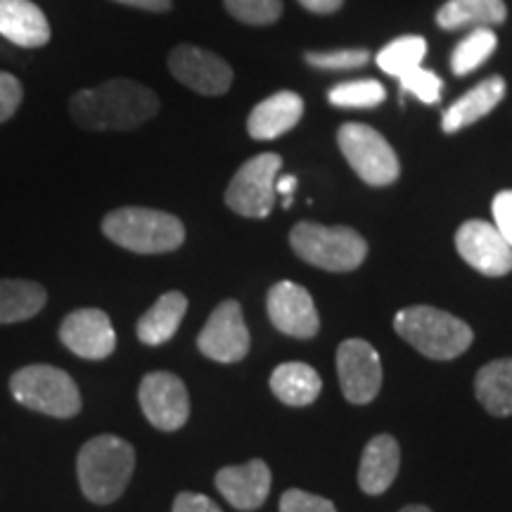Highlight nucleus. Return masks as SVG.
Masks as SVG:
<instances>
[{
    "mask_svg": "<svg viewBox=\"0 0 512 512\" xmlns=\"http://www.w3.org/2000/svg\"><path fill=\"white\" fill-rule=\"evenodd\" d=\"M280 512H337V508L328 498H320L302 489H287L280 498Z\"/></svg>",
    "mask_w": 512,
    "mask_h": 512,
    "instance_id": "2f4dec72",
    "label": "nucleus"
},
{
    "mask_svg": "<svg viewBox=\"0 0 512 512\" xmlns=\"http://www.w3.org/2000/svg\"><path fill=\"white\" fill-rule=\"evenodd\" d=\"M271 470L264 460H249L245 465H230L216 475V489L238 510H256L271 494Z\"/></svg>",
    "mask_w": 512,
    "mask_h": 512,
    "instance_id": "dca6fc26",
    "label": "nucleus"
},
{
    "mask_svg": "<svg viewBox=\"0 0 512 512\" xmlns=\"http://www.w3.org/2000/svg\"><path fill=\"white\" fill-rule=\"evenodd\" d=\"M24 91L15 74L0 72V124L8 121L22 105Z\"/></svg>",
    "mask_w": 512,
    "mask_h": 512,
    "instance_id": "473e14b6",
    "label": "nucleus"
},
{
    "mask_svg": "<svg viewBox=\"0 0 512 512\" xmlns=\"http://www.w3.org/2000/svg\"><path fill=\"white\" fill-rule=\"evenodd\" d=\"M302 114L304 100L292 91H280L254 107L247 119V133L254 140L280 138L299 124Z\"/></svg>",
    "mask_w": 512,
    "mask_h": 512,
    "instance_id": "6ab92c4d",
    "label": "nucleus"
},
{
    "mask_svg": "<svg viewBox=\"0 0 512 512\" xmlns=\"http://www.w3.org/2000/svg\"><path fill=\"white\" fill-rule=\"evenodd\" d=\"M290 245L306 264L330 273L356 271L368 256V242L354 228H330L313 221H302L292 228Z\"/></svg>",
    "mask_w": 512,
    "mask_h": 512,
    "instance_id": "39448f33",
    "label": "nucleus"
},
{
    "mask_svg": "<svg viewBox=\"0 0 512 512\" xmlns=\"http://www.w3.org/2000/svg\"><path fill=\"white\" fill-rule=\"evenodd\" d=\"M171 512H221V508L207 496L192 494V491H183V494L176 496L174 510Z\"/></svg>",
    "mask_w": 512,
    "mask_h": 512,
    "instance_id": "f704fd0d",
    "label": "nucleus"
},
{
    "mask_svg": "<svg viewBox=\"0 0 512 512\" xmlns=\"http://www.w3.org/2000/svg\"><path fill=\"white\" fill-rule=\"evenodd\" d=\"M60 339L72 354L88 361H102L117 349V332L112 328V320L100 309L69 313L60 325Z\"/></svg>",
    "mask_w": 512,
    "mask_h": 512,
    "instance_id": "4468645a",
    "label": "nucleus"
},
{
    "mask_svg": "<svg viewBox=\"0 0 512 512\" xmlns=\"http://www.w3.org/2000/svg\"><path fill=\"white\" fill-rule=\"evenodd\" d=\"M226 10L242 24L266 27L283 15V0H223Z\"/></svg>",
    "mask_w": 512,
    "mask_h": 512,
    "instance_id": "c85d7f7f",
    "label": "nucleus"
},
{
    "mask_svg": "<svg viewBox=\"0 0 512 512\" xmlns=\"http://www.w3.org/2000/svg\"><path fill=\"white\" fill-rule=\"evenodd\" d=\"M337 145L363 183L373 185V188H384V185L399 181V157L373 126L356 124V121L339 126Z\"/></svg>",
    "mask_w": 512,
    "mask_h": 512,
    "instance_id": "0eeeda50",
    "label": "nucleus"
},
{
    "mask_svg": "<svg viewBox=\"0 0 512 512\" xmlns=\"http://www.w3.org/2000/svg\"><path fill=\"white\" fill-rule=\"evenodd\" d=\"M456 249L467 264L489 278H501L512 271V247L494 223L465 221L456 233Z\"/></svg>",
    "mask_w": 512,
    "mask_h": 512,
    "instance_id": "ddd939ff",
    "label": "nucleus"
},
{
    "mask_svg": "<svg viewBox=\"0 0 512 512\" xmlns=\"http://www.w3.org/2000/svg\"><path fill=\"white\" fill-rule=\"evenodd\" d=\"M337 375L344 399L363 406L382 387V363L366 339H347L337 349Z\"/></svg>",
    "mask_w": 512,
    "mask_h": 512,
    "instance_id": "9d476101",
    "label": "nucleus"
},
{
    "mask_svg": "<svg viewBox=\"0 0 512 512\" xmlns=\"http://www.w3.org/2000/svg\"><path fill=\"white\" fill-rule=\"evenodd\" d=\"M283 169V157L264 152L240 166L226 190V204L245 219H264L275 204V178Z\"/></svg>",
    "mask_w": 512,
    "mask_h": 512,
    "instance_id": "6e6552de",
    "label": "nucleus"
},
{
    "mask_svg": "<svg viewBox=\"0 0 512 512\" xmlns=\"http://www.w3.org/2000/svg\"><path fill=\"white\" fill-rule=\"evenodd\" d=\"M0 36L19 48H41L50 41V24L31 0H0Z\"/></svg>",
    "mask_w": 512,
    "mask_h": 512,
    "instance_id": "a211bd4d",
    "label": "nucleus"
},
{
    "mask_svg": "<svg viewBox=\"0 0 512 512\" xmlns=\"http://www.w3.org/2000/svg\"><path fill=\"white\" fill-rule=\"evenodd\" d=\"M48 294L31 280H0V325L22 323L43 311Z\"/></svg>",
    "mask_w": 512,
    "mask_h": 512,
    "instance_id": "393cba45",
    "label": "nucleus"
},
{
    "mask_svg": "<svg viewBox=\"0 0 512 512\" xmlns=\"http://www.w3.org/2000/svg\"><path fill=\"white\" fill-rule=\"evenodd\" d=\"M394 330L422 356L434 358V361L458 358L470 349L472 339H475L465 320L422 304L396 313Z\"/></svg>",
    "mask_w": 512,
    "mask_h": 512,
    "instance_id": "7ed1b4c3",
    "label": "nucleus"
},
{
    "mask_svg": "<svg viewBox=\"0 0 512 512\" xmlns=\"http://www.w3.org/2000/svg\"><path fill=\"white\" fill-rule=\"evenodd\" d=\"M188 311V299L183 292H166L152 304V309L138 320V339L150 347L169 342L181 328V320Z\"/></svg>",
    "mask_w": 512,
    "mask_h": 512,
    "instance_id": "4be33fe9",
    "label": "nucleus"
},
{
    "mask_svg": "<svg viewBox=\"0 0 512 512\" xmlns=\"http://www.w3.org/2000/svg\"><path fill=\"white\" fill-rule=\"evenodd\" d=\"M271 389L287 406H311L323 389V380L311 366L294 361L273 370Z\"/></svg>",
    "mask_w": 512,
    "mask_h": 512,
    "instance_id": "b1692460",
    "label": "nucleus"
},
{
    "mask_svg": "<svg viewBox=\"0 0 512 512\" xmlns=\"http://www.w3.org/2000/svg\"><path fill=\"white\" fill-rule=\"evenodd\" d=\"M401 83V93H411L425 105H437L441 100V91H444V81L439 79L432 69L418 67L399 76Z\"/></svg>",
    "mask_w": 512,
    "mask_h": 512,
    "instance_id": "c756f323",
    "label": "nucleus"
},
{
    "mask_svg": "<svg viewBox=\"0 0 512 512\" xmlns=\"http://www.w3.org/2000/svg\"><path fill=\"white\" fill-rule=\"evenodd\" d=\"M169 72L200 95H223L233 86L230 64L211 50L178 46L169 53Z\"/></svg>",
    "mask_w": 512,
    "mask_h": 512,
    "instance_id": "f8f14e48",
    "label": "nucleus"
},
{
    "mask_svg": "<svg viewBox=\"0 0 512 512\" xmlns=\"http://www.w3.org/2000/svg\"><path fill=\"white\" fill-rule=\"evenodd\" d=\"M384 86L375 79L344 81L330 88L328 100L335 107H349V110H370L384 102Z\"/></svg>",
    "mask_w": 512,
    "mask_h": 512,
    "instance_id": "cd10ccee",
    "label": "nucleus"
},
{
    "mask_svg": "<svg viewBox=\"0 0 512 512\" xmlns=\"http://www.w3.org/2000/svg\"><path fill=\"white\" fill-rule=\"evenodd\" d=\"M498 48V36L494 34V29H472L463 41L453 48L451 55V72L456 76H467L472 74L475 69L482 67V64L494 55V50Z\"/></svg>",
    "mask_w": 512,
    "mask_h": 512,
    "instance_id": "bb28decb",
    "label": "nucleus"
},
{
    "mask_svg": "<svg viewBox=\"0 0 512 512\" xmlns=\"http://www.w3.org/2000/svg\"><path fill=\"white\" fill-rule=\"evenodd\" d=\"M69 112L86 131H131L157 117L159 98L143 83L112 79L76 93L69 100Z\"/></svg>",
    "mask_w": 512,
    "mask_h": 512,
    "instance_id": "f257e3e1",
    "label": "nucleus"
},
{
    "mask_svg": "<svg viewBox=\"0 0 512 512\" xmlns=\"http://www.w3.org/2000/svg\"><path fill=\"white\" fill-rule=\"evenodd\" d=\"M401 465V448L392 434H377L363 448L358 486L370 496H380L394 484Z\"/></svg>",
    "mask_w": 512,
    "mask_h": 512,
    "instance_id": "f3484780",
    "label": "nucleus"
},
{
    "mask_svg": "<svg viewBox=\"0 0 512 512\" xmlns=\"http://www.w3.org/2000/svg\"><path fill=\"white\" fill-rule=\"evenodd\" d=\"M505 98V81L503 76H489L479 86L467 91L463 98L453 102L451 107L444 112L441 119V128L446 133H458L463 128L472 126L475 121L484 119L486 114H491L498 107V102Z\"/></svg>",
    "mask_w": 512,
    "mask_h": 512,
    "instance_id": "aec40b11",
    "label": "nucleus"
},
{
    "mask_svg": "<svg viewBox=\"0 0 512 512\" xmlns=\"http://www.w3.org/2000/svg\"><path fill=\"white\" fill-rule=\"evenodd\" d=\"M140 408L150 425L162 432H176L190 418V396L181 377L174 373H150L138 389Z\"/></svg>",
    "mask_w": 512,
    "mask_h": 512,
    "instance_id": "1a4fd4ad",
    "label": "nucleus"
},
{
    "mask_svg": "<svg viewBox=\"0 0 512 512\" xmlns=\"http://www.w3.org/2000/svg\"><path fill=\"white\" fill-rule=\"evenodd\" d=\"M197 347L216 363H238L249 351V330L242 306L233 299L219 304L197 337Z\"/></svg>",
    "mask_w": 512,
    "mask_h": 512,
    "instance_id": "9b49d317",
    "label": "nucleus"
},
{
    "mask_svg": "<svg viewBox=\"0 0 512 512\" xmlns=\"http://www.w3.org/2000/svg\"><path fill=\"white\" fill-rule=\"evenodd\" d=\"M114 3L131 5V8L150 10V12H166V10H171V0H114Z\"/></svg>",
    "mask_w": 512,
    "mask_h": 512,
    "instance_id": "e433bc0d",
    "label": "nucleus"
},
{
    "mask_svg": "<svg viewBox=\"0 0 512 512\" xmlns=\"http://www.w3.org/2000/svg\"><path fill=\"white\" fill-rule=\"evenodd\" d=\"M299 5L313 15H332L344 5V0H299Z\"/></svg>",
    "mask_w": 512,
    "mask_h": 512,
    "instance_id": "c9c22d12",
    "label": "nucleus"
},
{
    "mask_svg": "<svg viewBox=\"0 0 512 512\" xmlns=\"http://www.w3.org/2000/svg\"><path fill=\"white\" fill-rule=\"evenodd\" d=\"M508 8L503 0H448L437 12V24L446 31L494 29L505 22Z\"/></svg>",
    "mask_w": 512,
    "mask_h": 512,
    "instance_id": "412c9836",
    "label": "nucleus"
},
{
    "mask_svg": "<svg viewBox=\"0 0 512 512\" xmlns=\"http://www.w3.org/2000/svg\"><path fill=\"white\" fill-rule=\"evenodd\" d=\"M491 211H494V226L498 228V233L512 247V190L498 192L494 204H491Z\"/></svg>",
    "mask_w": 512,
    "mask_h": 512,
    "instance_id": "72a5a7b5",
    "label": "nucleus"
},
{
    "mask_svg": "<svg viewBox=\"0 0 512 512\" xmlns=\"http://www.w3.org/2000/svg\"><path fill=\"white\" fill-rule=\"evenodd\" d=\"M136 470L133 446L114 434H100L86 441L76 460L81 491L88 501L107 505L124 494Z\"/></svg>",
    "mask_w": 512,
    "mask_h": 512,
    "instance_id": "f03ea898",
    "label": "nucleus"
},
{
    "mask_svg": "<svg viewBox=\"0 0 512 512\" xmlns=\"http://www.w3.org/2000/svg\"><path fill=\"white\" fill-rule=\"evenodd\" d=\"M427 55V41L422 36H401L396 41L387 43L377 53V67L384 69V74L399 79L411 69L422 67V60Z\"/></svg>",
    "mask_w": 512,
    "mask_h": 512,
    "instance_id": "a878e982",
    "label": "nucleus"
},
{
    "mask_svg": "<svg viewBox=\"0 0 512 512\" xmlns=\"http://www.w3.org/2000/svg\"><path fill=\"white\" fill-rule=\"evenodd\" d=\"M10 392L17 403L53 418H74L81 411V392L72 375L46 363L19 368L10 377Z\"/></svg>",
    "mask_w": 512,
    "mask_h": 512,
    "instance_id": "423d86ee",
    "label": "nucleus"
},
{
    "mask_svg": "<svg viewBox=\"0 0 512 512\" xmlns=\"http://www.w3.org/2000/svg\"><path fill=\"white\" fill-rule=\"evenodd\" d=\"M102 233L114 245L136 254H166L183 245L185 228L181 219L159 209L124 207L110 211L102 221Z\"/></svg>",
    "mask_w": 512,
    "mask_h": 512,
    "instance_id": "20e7f679",
    "label": "nucleus"
},
{
    "mask_svg": "<svg viewBox=\"0 0 512 512\" xmlns=\"http://www.w3.org/2000/svg\"><path fill=\"white\" fill-rule=\"evenodd\" d=\"M306 64L316 69H328V72H344V69H358L370 60L366 48H339L328 53H306Z\"/></svg>",
    "mask_w": 512,
    "mask_h": 512,
    "instance_id": "7c9ffc66",
    "label": "nucleus"
},
{
    "mask_svg": "<svg viewBox=\"0 0 512 512\" xmlns=\"http://www.w3.org/2000/svg\"><path fill=\"white\" fill-rule=\"evenodd\" d=\"M401 512H432V510L425 508V505H408V508H403Z\"/></svg>",
    "mask_w": 512,
    "mask_h": 512,
    "instance_id": "58836bf2",
    "label": "nucleus"
},
{
    "mask_svg": "<svg viewBox=\"0 0 512 512\" xmlns=\"http://www.w3.org/2000/svg\"><path fill=\"white\" fill-rule=\"evenodd\" d=\"M297 190V178L294 176H280L275 178V195H285V197H292V192Z\"/></svg>",
    "mask_w": 512,
    "mask_h": 512,
    "instance_id": "4c0bfd02",
    "label": "nucleus"
},
{
    "mask_svg": "<svg viewBox=\"0 0 512 512\" xmlns=\"http://www.w3.org/2000/svg\"><path fill=\"white\" fill-rule=\"evenodd\" d=\"M475 392L482 406L496 418L512 415V358H498L479 368Z\"/></svg>",
    "mask_w": 512,
    "mask_h": 512,
    "instance_id": "5701e85b",
    "label": "nucleus"
},
{
    "mask_svg": "<svg viewBox=\"0 0 512 512\" xmlns=\"http://www.w3.org/2000/svg\"><path fill=\"white\" fill-rule=\"evenodd\" d=\"M268 318L283 335L297 337V339H311L318 335L320 318L313 304L309 290L302 285L283 283L273 285L268 292Z\"/></svg>",
    "mask_w": 512,
    "mask_h": 512,
    "instance_id": "2eb2a0df",
    "label": "nucleus"
}]
</instances>
